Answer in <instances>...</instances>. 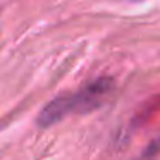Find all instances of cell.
I'll return each mask as SVG.
<instances>
[{"mask_svg":"<svg viewBox=\"0 0 160 160\" xmlns=\"http://www.w3.org/2000/svg\"><path fill=\"white\" fill-rule=\"evenodd\" d=\"M112 90H114L112 78H98L76 93L53 98L40 112L38 126L40 128H50L71 114H88V112L100 107Z\"/></svg>","mask_w":160,"mask_h":160,"instance_id":"obj_1","label":"cell"},{"mask_svg":"<svg viewBox=\"0 0 160 160\" xmlns=\"http://www.w3.org/2000/svg\"><path fill=\"white\" fill-rule=\"evenodd\" d=\"M158 150H160V138L158 139H153V143H152V145H148V148H146L136 160H153L157 157V153H158Z\"/></svg>","mask_w":160,"mask_h":160,"instance_id":"obj_2","label":"cell"}]
</instances>
